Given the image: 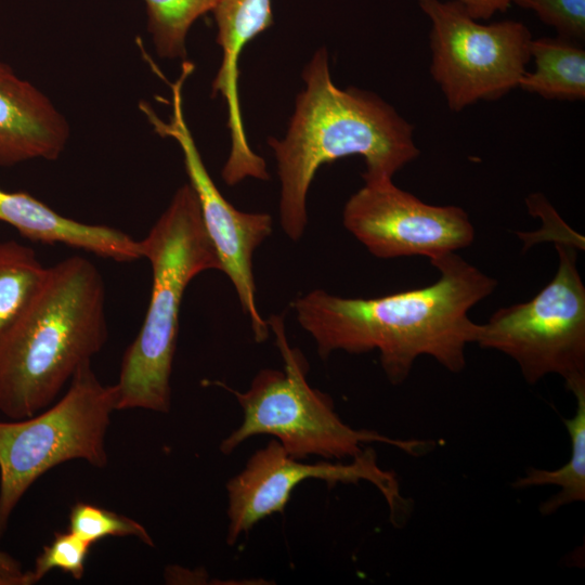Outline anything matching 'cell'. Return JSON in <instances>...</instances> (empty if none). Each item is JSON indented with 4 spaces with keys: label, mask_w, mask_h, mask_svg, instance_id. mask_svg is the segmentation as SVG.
<instances>
[{
    "label": "cell",
    "mask_w": 585,
    "mask_h": 585,
    "mask_svg": "<svg viewBox=\"0 0 585 585\" xmlns=\"http://www.w3.org/2000/svg\"><path fill=\"white\" fill-rule=\"evenodd\" d=\"M35 251L18 242H0V337L29 306L47 274Z\"/></svg>",
    "instance_id": "16"
},
{
    "label": "cell",
    "mask_w": 585,
    "mask_h": 585,
    "mask_svg": "<svg viewBox=\"0 0 585 585\" xmlns=\"http://www.w3.org/2000/svg\"><path fill=\"white\" fill-rule=\"evenodd\" d=\"M418 3L431 24L430 73L450 109L497 100L518 87L533 39L524 24L512 20L482 24L455 0Z\"/></svg>",
    "instance_id": "8"
},
{
    "label": "cell",
    "mask_w": 585,
    "mask_h": 585,
    "mask_svg": "<svg viewBox=\"0 0 585 585\" xmlns=\"http://www.w3.org/2000/svg\"><path fill=\"white\" fill-rule=\"evenodd\" d=\"M534 70L526 72L518 87L548 100L577 101L585 98V51L561 36L532 39Z\"/></svg>",
    "instance_id": "14"
},
{
    "label": "cell",
    "mask_w": 585,
    "mask_h": 585,
    "mask_svg": "<svg viewBox=\"0 0 585 585\" xmlns=\"http://www.w3.org/2000/svg\"><path fill=\"white\" fill-rule=\"evenodd\" d=\"M342 223L380 259L424 256L432 260L474 239V227L463 208L424 203L392 180L364 182L344 204Z\"/></svg>",
    "instance_id": "11"
},
{
    "label": "cell",
    "mask_w": 585,
    "mask_h": 585,
    "mask_svg": "<svg viewBox=\"0 0 585 585\" xmlns=\"http://www.w3.org/2000/svg\"><path fill=\"white\" fill-rule=\"evenodd\" d=\"M270 332L284 361V368L261 369L246 391L230 390L243 410V420L220 444L223 454L232 453L253 435L269 434L290 456L306 459L318 456L327 460L352 459L366 443H384L413 456L430 452L432 441L400 440L377 431L354 429L335 412L329 395L312 388L307 381L308 364L302 353L290 347L284 317L272 314Z\"/></svg>",
    "instance_id": "5"
},
{
    "label": "cell",
    "mask_w": 585,
    "mask_h": 585,
    "mask_svg": "<svg viewBox=\"0 0 585 585\" xmlns=\"http://www.w3.org/2000/svg\"><path fill=\"white\" fill-rule=\"evenodd\" d=\"M514 3L535 12L561 37L575 40L585 36V0H515Z\"/></svg>",
    "instance_id": "20"
},
{
    "label": "cell",
    "mask_w": 585,
    "mask_h": 585,
    "mask_svg": "<svg viewBox=\"0 0 585 585\" xmlns=\"http://www.w3.org/2000/svg\"><path fill=\"white\" fill-rule=\"evenodd\" d=\"M25 572L20 561L0 549V575L22 576Z\"/></svg>",
    "instance_id": "22"
},
{
    "label": "cell",
    "mask_w": 585,
    "mask_h": 585,
    "mask_svg": "<svg viewBox=\"0 0 585 585\" xmlns=\"http://www.w3.org/2000/svg\"><path fill=\"white\" fill-rule=\"evenodd\" d=\"M69 135V125L52 101L0 62V166L55 160Z\"/></svg>",
    "instance_id": "12"
},
{
    "label": "cell",
    "mask_w": 585,
    "mask_h": 585,
    "mask_svg": "<svg viewBox=\"0 0 585 585\" xmlns=\"http://www.w3.org/2000/svg\"><path fill=\"white\" fill-rule=\"evenodd\" d=\"M140 246L151 264L152 291L143 324L122 356L117 410L168 413L184 291L198 274L221 271L190 183L176 191Z\"/></svg>",
    "instance_id": "4"
},
{
    "label": "cell",
    "mask_w": 585,
    "mask_h": 585,
    "mask_svg": "<svg viewBox=\"0 0 585 585\" xmlns=\"http://www.w3.org/2000/svg\"><path fill=\"white\" fill-rule=\"evenodd\" d=\"M476 20H489L497 12L506 11L515 0H455Z\"/></svg>",
    "instance_id": "21"
},
{
    "label": "cell",
    "mask_w": 585,
    "mask_h": 585,
    "mask_svg": "<svg viewBox=\"0 0 585 585\" xmlns=\"http://www.w3.org/2000/svg\"><path fill=\"white\" fill-rule=\"evenodd\" d=\"M68 530L92 545L108 536H132L147 546H154L152 536L138 521L81 502L70 509Z\"/></svg>",
    "instance_id": "18"
},
{
    "label": "cell",
    "mask_w": 585,
    "mask_h": 585,
    "mask_svg": "<svg viewBox=\"0 0 585 585\" xmlns=\"http://www.w3.org/2000/svg\"><path fill=\"white\" fill-rule=\"evenodd\" d=\"M0 222L31 242L64 244L117 262L142 258L140 240L103 224L66 218L25 192L0 188Z\"/></svg>",
    "instance_id": "13"
},
{
    "label": "cell",
    "mask_w": 585,
    "mask_h": 585,
    "mask_svg": "<svg viewBox=\"0 0 585 585\" xmlns=\"http://www.w3.org/2000/svg\"><path fill=\"white\" fill-rule=\"evenodd\" d=\"M193 70L192 62H183L180 77L170 84L172 113L169 121L160 119L145 102L140 103V109L158 135L171 138L180 146L188 183L197 196L203 222L221 271L229 277L243 312L249 317L256 341L262 342L269 337L270 328L257 307L252 257L271 235L273 220L265 212L236 209L221 194L205 167L183 113L182 87Z\"/></svg>",
    "instance_id": "9"
},
{
    "label": "cell",
    "mask_w": 585,
    "mask_h": 585,
    "mask_svg": "<svg viewBox=\"0 0 585 585\" xmlns=\"http://www.w3.org/2000/svg\"><path fill=\"white\" fill-rule=\"evenodd\" d=\"M559 265L532 299L498 309L474 343L510 356L530 385L557 374L571 392L585 388V286L573 246L557 244Z\"/></svg>",
    "instance_id": "7"
},
{
    "label": "cell",
    "mask_w": 585,
    "mask_h": 585,
    "mask_svg": "<svg viewBox=\"0 0 585 585\" xmlns=\"http://www.w3.org/2000/svg\"><path fill=\"white\" fill-rule=\"evenodd\" d=\"M439 278L415 288L376 298H343L311 290L291 303L299 325L315 341L318 355L378 350L381 367L393 385L402 384L420 355L459 373L465 348L474 342L479 324L469 310L490 296L496 280L456 252L430 260Z\"/></svg>",
    "instance_id": "1"
},
{
    "label": "cell",
    "mask_w": 585,
    "mask_h": 585,
    "mask_svg": "<svg viewBox=\"0 0 585 585\" xmlns=\"http://www.w3.org/2000/svg\"><path fill=\"white\" fill-rule=\"evenodd\" d=\"M576 398V413L573 418L563 419L571 439V457L568 463L555 470L530 467L523 477L518 478L512 486L526 489L555 484L560 486L557 495L540 506L544 516L556 512L559 508L585 500V388L572 392Z\"/></svg>",
    "instance_id": "15"
},
{
    "label": "cell",
    "mask_w": 585,
    "mask_h": 585,
    "mask_svg": "<svg viewBox=\"0 0 585 585\" xmlns=\"http://www.w3.org/2000/svg\"><path fill=\"white\" fill-rule=\"evenodd\" d=\"M35 583L31 571H26L22 576L0 575V585H31Z\"/></svg>",
    "instance_id": "23"
},
{
    "label": "cell",
    "mask_w": 585,
    "mask_h": 585,
    "mask_svg": "<svg viewBox=\"0 0 585 585\" xmlns=\"http://www.w3.org/2000/svg\"><path fill=\"white\" fill-rule=\"evenodd\" d=\"M286 135L269 138L281 182L280 222L292 242L308 224L307 196L318 168L342 157L364 158V182L392 180L419 155L413 126L377 94L332 80L328 54L318 49L302 72Z\"/></svg>",
    "instance_id": "2"
},
{
    "label": "cell",
    "mask_w": 585,
    "mask_h": 585,
    "mask_svg": "<svg viewBox=\"0 0 585 585\" xmlns=\"http://www.w3.org/2000/svg\"><path fill=\"white\" fill-rule=\"evenodd\" d=\"M105 286L89 259L48 266L36 296L0 337V412L13 420L50 406L107 340Z\"/></svg>",
    "instance_id": "3"
},
{
    "label": "cell",
    "mask_w": 585,
    "mask_h": 585,
    "mask_svg": "<svg viewBox=\"0 0 585 585\" xmlns=\"http://www.w3.org/2000/svg\"><path fill=\"white\" fill-rule=\"evenodd\" d=\"M91 546V543L69 530L55 533L52 542L43 547L35 560V567L31 571L35 582H39L53 569L68 573L75 580H81Z\"/></svg>",
    "instance_id": "19"
},
{
    "label": "cell",
    "mask_w": 585,
    "mask_h": 585,
    "mask_svg": "<svg viewBox=\"0 0 585 585\" xmlns=\"http://www.w3.org/2000/svg\"><path fill=\"white\" fill-rule=\"evenodd\" d=\"M118 396L117 385H103L88 362L55 404L0 421V536L26 491L48 470L75 459L106 466L105 435Z\"/></svg>",
    "instance_id": "6"
},
{
    "label": "cell",
    "mask_w": 585,
    "mask_h": 585,
    "mask_svg": "<svg viewBox=\"0 0 585 585\" xmlns=\"http://www.w3.org/2000/svg\"><path fill=\"white\" fill-rule=\"evenodd\" d=\"M147 12V31L161 58L186 56V37L192 25L211 12L219 0H143Z\"/></svg>",
    "instance_id": "17"
},
{
    "label": "cell",
    "mask_w": 585,
    "mask_h": 585,
    "mask_svg": "<svg viewBox=\"0 0 585 585\" xmlns=\"http://www.w3.org/2000/svg\"><path fill=\"white\" fill-rule=\"evenodd\" d=\"M309 479L325 481L330 486L367 481L385 497L390 509V521L395 526L403 525L407 520L411 504L401 495L395 476L379 467L373 448H364L348 463H303L287 454L277 440H272L257 450L244 469L226 484L227 544H235L243 533L265 517L283 512L292 491Z\"/></svg>",
    "instance_id": "10"
}]
</instances>
